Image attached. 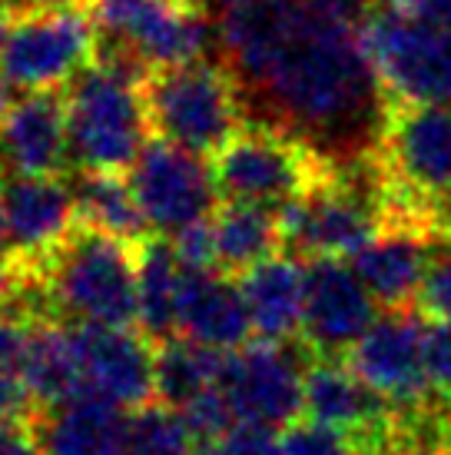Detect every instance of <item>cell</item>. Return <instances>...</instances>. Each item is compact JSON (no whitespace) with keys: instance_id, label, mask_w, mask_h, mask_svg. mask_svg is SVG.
<instances>
[{"instance_id":"cb8c5ba5","label":"cell","mask_w":451,"mask_h":455,"mask_svg":"<svg viewBox=\"0 0 451 455\" xmlns=\"http://www.w3.org/2000/svg\"><path fill=\"white\" fill-rule=\"evenodd\" d=\"M183 263L176 259L170 240H139L137 250V326L153 342L176 336Z\"/></svg>"},{"instance_id":"ee69618b","label":"cell","mask_w":451,"mask_h":455,"mask_svg":"<svg viewBox=\"0 0 451 455\" xmlns=\"http://www.w3.org/2000/svg\"><path fill=\"white\" fill-rule=\"evenodd\" d=\"M445 223H448V229H451V196L445 200Z\"/></svg>"},{"instance_id":"6da1fadb","label":"cell","mask_w":451,"mask_h":455,"mask_svg":"<svg viewBox=\"0 0 451 455\" xmlns=\"http://www.w3.org/2000/svg\"><path fill=\"white\" fill-rule=\"evenodd\" d=\"M200 11L273 127L332 153L382 133L389 103L365 57L372 0H206Z\"/></svg>"},{"instance_id":"5bb4252c","label":"cell","mask_w":451,"mask_h":455,"mask_svg":"<svg viewBox=\"0 0 451 455\" xmlns=\"http://www.w3.org/2000/svg\"><path fill=\"white\" fill-rule=\"evenodd\" d=\"M83 395L137 412L156 399V346L120 326H74Z\"/></svg>"},{"instance_id":"74e56055","label":"cell","mask_w":451,"mask_h":455,"mask_svg":"<svg viewBox=\"0 0 451 455\" xmlns=\"http://www.w3.org/2000/svg\"><path fill=\"white\" fill-rule=\"evenodd\" d=\"M11 90H13V84L7 80V76H4V70H0V124H4V116L11 114V107H13Z\"/></svg>"},{"instance_id":"836d02e7","label":"cell","mask_w":451,"mask_h":455,"mask_svg":"<svg viewBox=\"0 0 451 455\" xmlns=\"http://www.w3.org/2000/svg\"><path fill=\"white\" fill-rule=\"evenodd\" d=\"M0 455H44L40 432L20 419H0Z\"/></svg>"},{"instance_id":"f6af8a7d","label":"cell","mask_w":451,"mask_h":455,"mask_svg":"<svg viewBox=\"0 0 451 455\" xmlns=\"http://www.w3.org/2000/svg\"><path fill=\"white\" fill-rule=\"evenodd\" d=\"M418 455H435V452H418Z\"/></svg>"},{"instance_id":"7bdbcfd3","label":"cell","mask_w":451,"mask_h":455,"mask_svg":"<svg viewBox=\"0 0 451 455\" xmlns=\"http://www.w3.org/2000/svg\"><path fill=\"white\" fill-rule=\"evenodd\" d=\"M24 4H27V11H30V7H57L63 0H24Z\"/></svg>"},{"instance_id":"ab89813d","label":"cell","mask_w":451,"mask_h":455,"mask_svg":"<svg viewBox=\"0 0 451 455\" xmlns=\"http://www.w3.org/2000/svg\"><path fill=\"white\" fill-rule=\"evenodd\" d=\"M439 455H451V419L441 422V439H439Z\"/></svg>"},{"instance_id":"4316f807","label":"cell","mask_w":451,"mask_h":455,"mask_svg":"<svg viewBox=\"0 0 451 455\" xmlns=\"http://www.w3.org/2000/svg\"><path fill=\"white\" fill-rule=\"evenodd\" d=\"M219 366H223L219 349L200 346L186 336L156 342V399L183 409L219 382Z\"/></svg>"},{"instance_id":"ac0fdd59","label":"cell","mask_w":451,"mask_h":455,"mask_svg":"<svg viewBox=\"0 0 451 455\" xmlns=\"http://www.w3.org/2000/svg\"><path fill=\"white\" fill-rule=\"evenodd\" d=\"M70 156L67 103L57 93H27L13 103L0 124L4 177H60Z\"/></svg>"},{"instance_id":"3957f363","label":"cell","mask_w":451,"mask_h":455,"mask_svg":"<svg viewBox=\"0 0 451 455\" xmlns=\"http://www.w3.org/2000/svg\"><path fill=\"white\" fill-rule=\"evenodd\" d=\"M70 150L80 170L123 173L146 147V103L143 87L120 60H93L74 76L67 93Z\"/></svg>"},{"instance_id":"d4e9b609","label":"cell","mask_w":451,"mask_h":455,"mask_svg":"<svg viewBox=\"0 0 451 455\" xmlns=\"http://www.w3.org/2000/svg\"><path fill=\"white\" fill-rule=\"evenodd\" d=\"M24 382L34 395V403L47 405V409L83 395L74 326L37 323L34 339H30V353L24 359Z\"/></svg>"},{"instance_id":"4fadbf2b","label":"cell","mask_w":451,"mask_h":455,"mask_svg":"<svg viewBox=\"0 0 451 455\" xmlns=\"http://www.w3.org/2000/svg\"><path fill=\"white\" fill-rule=\"evenodd\" d=\"M349 369L392 409H422L431 392L425 326L408 313H385L349 349Z\"/></svg>"},{"instance_id":"8fae6325","label":"cell","mask_w":451,"mask_h":455,"mask_svg":"<svg viewBox=\"0 0 451 455\" xmlns=\"http://www.w3.org/2000/svg\"><path fill=\"white\" fill-rule=\"evenodd\" d=\"M382 156L412 203L451 196V107H389Z\"/></svg>"},{"instance_id":"ffe728a7","label":"cell","mask_w":451,"mask_h":455,"mask_svg":"<svg viewBox=\"0 0 451 455\" xmlns=\"http://www.w3.org/2000/svg\"><path fill=\"white\" fill-rule=\"evenodd\" d=\"M239 292L246 299L252 332L259 339L286 342L302 336L305 319V292H309V266L296 256L273 253L239 276Z\"/></svg>"},{"instance_id":"484cf974","label":"cell","mask_w":451,"mask_h":455,"mask_svg":"<svg viewBox=\"0 0 451 455\" xmlns=\"http://www.w3.org/2000/svg\"><path fill=\"white\" fill-rule=\"evenodd\" d=\"M76 220L80 227L116 236L126 243H139L146 233V220L139 210L130 180L120 173H90L83 170L74 187Z\"/></svg>"},{"instance_id":"44dd1931","label":"cell","mask_w":451,"mask_h":455,"mask_svg":"<svg viewBox=\"0 0 451 455\" xmlns=\"http://www.w3.org/2000/svg\"><path fill=\"white\" fill-rule=\"evenodd\" d=\"M428 263H431V253L425 246L422 227L385 223L376 240L352 259V269L368 286L378 306L401 309L405 303L418 299Z\"/></svg>"},{"instance_id":"83f0119b","label":"cell","mask_w":451,"mask_h":455,"mask_svg":"<svg viewBox=\"0 0 451 455\" xmlns=\"http://www.w3.org/2000/svg\"><path fill=\"white\" fill-rule=\"evenodd\" d=\"M196 435L173 405L153 399L126 422V455H196Z\"/></svg>"},{"instance_id":"d6a6232c","label":"cell","mask_w":451,"mask_h":455,"mask_svg":"<svg viewBox=\"0 0 451 455\" xmlns=\"http://www.w3.org/2000/svg\"><path fill=\"white\" fill-rule=\"evenodd\" d=\"M176 259L183 263V269H219L216 266V246H213V229L210 220H202L196 227H186L183 233L170 236Z\"/></svg>"},{"instance_id":"1f68e13d","label":"cell","mask_w":451,"mask_h":455,"mask_svg":"<svg viewBox=\"0 0 451 455\" xmlns=\"http://www.w3.org/2000/svg\"><path fill=\"white\" fill-rule=\"evenodd\" d=\"M425 369L431 389L451 395V323L431 319L425 326Z\"/></svg>"},{"instance_id":"f546056e","label":"cell","mask_w":451,"mask_h":455,"mask_svg":"<svg viewBox=\"0 0 451 455\" xmlns=\"http://www.w3.org/2000/svg\"><path fill=\"white\" fill-rule=\"evenodd\" d=\"M418 306L425 309V316L451 323V246L431 256L425 283L418 290Z\"/></svg>"},{"instance_id":"d6986e66","label":"cell","mask_w":451,"mask_h":455,"mask_svg":"<svg viewBox=\"0 0 451 455\" xmlns=\"http://www.w3.org/2000/svg\"><path fill=\"white\" fill-rule=\"evenodd\" d=\"M176 332L219 353L246 346L252 336V319L239 283H233L223 269H186Z\"/></svg>"},{"instance_id":"b9f144b4","label":"cell","mask_w":451,"mask_h":455,"mask_svg":"<svg viewBox=\"0 0 451 455\" xmlns=\"http://www.w3.org/2000/svg\"><path fill=\"white\" fill-rule=\"evenodd\" d=\"M7 246V213H4V193H0V250Z\"/></svg>"},{"instance_id":"e0dca14e","label":"cell","mask_w":451,"mask_h":455,"mask_svg":"<svg viewBox=\"0 0 451 455\" xmlns=\"http://www.w3.org/2000/svg\"><path fill=\"white\" fill-rule=\"evenodd\" d=\"M7 246L20 263H44L80 227L76 196L60 177H4Z\"/></svg>"},{"instance_id":"5b68a950","label":"cell","mask_w":451,"mask_h":455,"mask_svg":"<svg viewBox=\"0 0 451 455\" xmlns=\"http://www.w3.org/2000/svg\"><path fill=\"white\" fill-rule=\"evenodd\" d=\"M216 187L226 200L279 210L332 180L328 156L282 127H242L213 156Z\"/></svg>"},{"instance_id":"30bf717a","label":"cell","mask_w":451,"mask_h":455,"mask_svg":"<svg viewBox=\"0 0 451 455\" xmlns=\"http://www.w3.org/2000/svg\"><path fill=\"white\" fill-rule=\"evenodd\" d=\"M302 386L305 369L282 342L249 339L239 349L223 353L219 382L226 405L236 422H263V426H292L302 412Z\"/></svg>"},{"instance_id":"52a82bcc","label":"cell","mask_w":451,"mask_h":455,"mask_svg":"<svg viewBox=\"0 0 451 455\" xmlns=\"http://www.w3.org/2000/svg\"><path fill=\"white\" fill-rule=\"evenodd\" d=\"M97 24L83 11L30 7L11 20L0 47V70L27 93H53L93 64Z\"/></svg>"},{"instance_id":"7c38bea8","label":"cell","mask_w":451,"mask_h":455,"mask_svg":"<svg viewBox=\"0 0 451 455\" xmlns=\"http://www.w3.org/2000/svg\"><path fill=\"white\" fill-rule=\"evenodd\" d=\"M282 243L296 246L313 259L352 263L378 236V216L359 193L338 187L336 177L319 190L276 210Z\"/></svg>"},{"instance_id":"7a4b0ae2","label":"cell","mask_w":451,"mask_h":455,"mask_svg":"<svg viewBox=\"0 0 451 455\" xmlns=\"http://www.w3.org/2000/svg\"><path fill=\"white\" fill-rule=\"evenodd\" d=\"M37 273V292L74 326H120L137 323V253L126 240L76 227L60 250Z\"/></svg>"},{"instance_id":"e575fe53","label":"cell","mask_w":451,"mask_h":455,"mask_svg":"<svg viewBox=\"0 0 451 455\" xmlns=\"http://www.w3.org/2000/svg\"><path fill=\"white\" fill-rule=\"evenodd\" d=\"M34 395L27 389V382L20 372L0 366V419H20L30 412Z\"/></svg>"},{"instance_id":"f35d334b","label":"cell","mask_w":451,"mask_h":455,"mask_svg":"<svg viewBox=\"0 0 451 455\" xmlns=\"http://www.w3.org/2000/svg\"><path fill=\"white\" fill-rule=\"evenodd\" d=\"M11 4H4L0 0V47H4V37H7V30H11Z\"/></svg>"},{"instance_id":"9c48e42d","label":"cell","mask_w":451,"mask_h":455,"mask_svg":"<svg viewBox=\"0 0 451 455\" xmlns=\"http://www.w3.org/2000/svg\"><path fill=\"white\" fill-rule=\"evenodd\" d=\"M130 187L146 227L163 236H176L186 227L210 220L219 196L213 166L206 164V156L160 137L146 140L137 164L130 166Z\"/></svg>"},{"instance_id":"f1b7e54d","label":"cell","mask_w":451,"mask_h":455,"mask_svg":"<svg viewBox=\"0 0 451 455\" xmlns=\"http://www.w3.org/2000/svg\"><path fill=\"white\" fill-rule=\"evenodd\" d=\"M286 455H372L368 445L359 443L349 432L328 429L322 422H313V419H296L286 432Z\"/></svg>"},{"instance_id":"4dcf8cb0","label":"cell","mask_w":451,"mask_h":455,"mask_svg":"<svg viewBox=\"0 0 451 455\" xmlns=\"http://www.w3.org/2000/svg\"><path fill=\"white\" fill-rule=\"evenodd\" d=\"M219 443L229 449V455H286V439L276 426L263 422H236Z\"/></svg>"},{"instance_id":"9a60e30c","label":"cell","mask_w":451,"mask_h":455,"mask_svg":"<svg viewBox=\"0 0 451 455\" xmlns=\"http://www.w3.org/2000/svg\"><path fill=\"white\" fill-rule=\"evenodd\" d=\"M302 412L328 429L355 435L372 455H385L399 429V412L338 359H315L305 366Z\"/></svg>"},{"instance_id":"ba28073f","label":"cell","mask_w":451,"mask_h":455,"mask_svg":"<svg viewBox=\"0 0 451 455\" xmlns=\"http://www.w3.org/2000/svg\"><path fill=\"white\" fill-rule=\"evenodd\" d=\"M93 24L146 70L202 60L213 40L193 0H93Z\"/></svg>"},{"instance_id":"603a6c76","label":"cell","mask_w":451,"mask_h":455,"mask_svg":"<svg viewBox=\"0 0 451 455\" xmlns=\"http://www.w3.org/2000/svg\"><path fill=\"white\" fill-rule=\"evenodd\" d=\"M210 229H213L216 266L223 273H239V276L269 259L282 243L276 210L242 200L219 203L210 216Z\"/></svg>"},{"instance_id":"60d3db41","label":"cell","mask_w":451,"mask_h":455,"mask_svg":"<svg viewBox=\"0 0 451 455\" xmlns=\"http://www.w3.org/2000/svg\"><path fill=\"white\" fill-rule=\"evenodd\" d=\"M196 455H229L223 443H200L196 445Z\"/></svg>"},{"instance_id":"7402d4cb","label":"cell","mask_w":451,"mask_h":455,"mask_svg":"<svg viewBox=\"0 0 451 455\" xmlns=\"http://www.w3.org/2000/svg\"><path fill=\"white\" fill-rule=\"evenodd\" d=\"M126 409L93 395L51 405L40 419L44 455H126Z\"/></svg>"},{"instance_id":"d590c367","label":"cell","mask_w":451,"mask_h":455,"mask_svg":"<svg viewBox=\"0 0 451 455\" xmlns=\"http://www.w3.org/2000/svg\"><path fill=\"white\" fill-rule=\"evenodd\" d=\"M389 11H399L415 20L451 27V0H382Z\"/></svg>"},{"instance_id":"2e32d148","label":"cell","mask_w":451,"mask_h":455,"mask_svg":"<svg viewBox=\"0 0 451 455\" xmlns=\"http://www.w3.org/2000/svg\"><path fill=\"white\" fill-rule=\"evenodd\" d=\"M378 303L359 273L345 259H313L309 266V292H305V319L302 339L332 359L349 353L365 336V329L378 319Z\"/></svg>"},{"instance_id":"8d00e7d4","label":"cell","mask_w":451,"mask_h":455,"mask_svg":"<svg viewBox=\"0 0 451 455\" xmlns=\"http://www.w3.org/2000/svg\"><path fill=\"white\" fill-rule=\"evenodd\" d=\"M13 279H17V273H13V266H7V259L0 256V306H4V299H7V296H11Z\"/></svg>"},{"instance_id":"277c9868","label":"cell","mask_w":451,"mask_h":455,"mask_svg":"<svg viewBox=\"0 0 451 455\" xmlns=\"http://www.w3.org/2000/svg\"><path fill=\"white\" fill-rule=\"evenodd\" d=\"M139 87L153 133L189 153L216 156L242 130V90L219 64L146 70Z\"/></svg>"},{"instance_id":"8992f818","label":"cell","mask_w":451,"mask_h":455,"mask_svg":"<svg viewBox=\"0 0 451 455\" xmlns=\"http://www.w3.org/2000/svg\"><path fill=\"white\" fill-rule=\"evenodd\" d=\"M365 57L389 107H451V27L382 7L365 24Z\"/></svg>"}]
</instances>
